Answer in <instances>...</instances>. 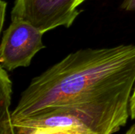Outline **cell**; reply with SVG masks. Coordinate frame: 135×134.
I'll list each match as a JSON object with an SVG mask.
<instances>
[{
  "label": "cell",
  "mask_w": 135,
  "mask_h": 134,
  "mask_svg": "<svg viewBox=\"0 0 135 134\" xmlns=\"http://www.w3.org/2000/svg\"><path fill=\"white\" fill-rule=\"evenodd\" d=\"M135 84V46L71 53L32 80L12 112V121L42 109L70 107L94 122L99 134L125 126Z\"/></svg>",
  "instance_id": "6da1fadb"
},
{
  "label": "cell",
  "mask_w": 135,
  "mask_h": 134,
  "mask_svg": "<svg viewBox=\"0 0 135 134\" xmlns=\"http://www.w3.org/2000/svg\"><path fill=\"white\" fill-rule=\"evenodd\" d=\"M13 124L17 134H99L90 117L70 107H47Z\"/></svg>",
  "instance_id": "7a4b0ae2"
},
{
  "label": "cell",
  "mask_w": 135,
  "mask_h": 134,
  "mask_svg": "<svg viewBox=\"0 0 135 134\" xmlns=\"http://www.w3.org/2000/svg\"><path fill=\"white\" fill-rule=\"evenodd\" d=\"M85 1L15 0L11 20H23L44 33L59 26L69 28L81 13L78 7Z\"/></svg>",
  "instance_id": "3957f363"
},
{
  "label": "cell",
  "mask_w": 135,
  "mask_h": 134,
  "mask_svg": "<svg viewBox=\"0 0 135 134\" xmlns=\"http://www.w3.org/2000/svg\"><path fill=\"white\" fill-rule=\"evenodd\" d=\"M43 35L44 32L23 20H12L1 42V67L11 71L28 66L34 55L45 47L42 42Z\"/></svg>",
  "instance_id": "277c9868"
},
{
  "label": "cell",
  "mask_w": 135,
  "mask_h": 134,
  "mask_svg": "<svg viewBox=\"0 0 135 134\" xmlns=\"http://www.w3.org/2000/svg\"><path fill=\"white\" fill-rule=\"evenodd\" d=\"M12 92V81L6 70L0 66V111L9 109Z\"/></svg>",
  "instance_id": "5b68a950"
},
{
  "label": "cell",
  "mask_w": 135,
  "mask_h": 134,
  "mask_svg": "<svg viewBox=\"0 0 135 134\" xmlns=\"http://www.w3.org/2000/svg\"><path fill=\"white\" fill-rule=\"evenodd\" d=\"M0 134H16L9 110L0 111Z\"/></svg>",
  "instance_id": "8992f818"
},
{
  "label": "cell",
  "mask_w": 135,
  "mask_h": 134,
  "mask_svg": "<svg viewBox=\"0 0 135 134\" xmlns=\"http://www.w3.org/2000/svg\"><path fill=\"white\" fill-rule=\"evenodd\" d=\"M121 8L127 11H135V0H123Z\"/></svg>",
  "instance_id": "52a82bcc"
},
{
  "label": "cell",
  "mask_w": 135,
  "mask_h": 134,
  "mask_svg": "<svg viewBox=\"0 0 135 134\" xmlns=\"http://www.w3.org/2000/svg\"><path fill=\"white\" fill-rule=\"evenodd\" d=\"M130 114L133 119H135V85L133 94L131 95L130 100Z\"/></svg>",
  "instance_id": "ba28073f"
},
{
  "label": "cell",
  "mask_w": 135,
  "mask_h": 134,
  "mask_svg": "<svg viewBox=\"0 0 135 134\" xmlns=\"http://www.w3.org/2000/svg\"><path fill=\"white\" fill-rule=\"evenodd\" d=\"M6 6H7V3H6L4 0H2V1L0 2V6H1V7H0V9H1V29L2 28L3 24H4Z\"/></svg>",
  "instance_id": "9c48e42d"
},
{
  "label": "cell",
  "mask_w": 135,
  "mask_h": 134,
  "mask_svg": "<svg viewBox=\"0 0 135 134\" xmlns=\"http://www.w3.org/2000/svg\"><path fill=\"white\" fill-rule=\"evenodd\" d=\"M126 134H135V124H134Z\"/></svg>",
  "instance_id": "30bf717a"
},
{
  "label": "cell",
  "mask_w": 135,
  "mask_h": 134,
  "mask_svg": "<svg viewBox=\"0 0 135 134\" xmlns=\"http://www.w3.org/2000/svg\"><path fill=\"white\" fill-rule=\"evenodd\" d=\"M43 134H63V133H43Z\"/></svg>",
  "instance_id": "8fae6325"
}]
</instances>
